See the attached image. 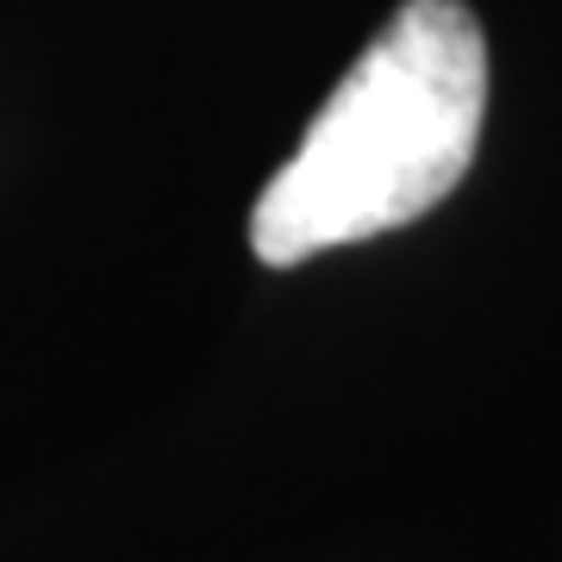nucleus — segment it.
Returning <instances> with one entry per match:
<instances>
[{
	"instance_id": "obj_1",
	"label": "nucleus",
	"mask_w": 562,
	"mask_h": 562,
	"mask_svg": "<svg viewBox=\"0 0 562 562\" xmlns=\"http://www.w3.org/2000/svg\"><path fill=\"white\" fill-rule=\"evenodd\" d=\"M487 120V38L462 0H401L350 76L325 94L301 150L250 213L269 269L425 220L469 176Z\"/></svg>"
}]
</instances>
